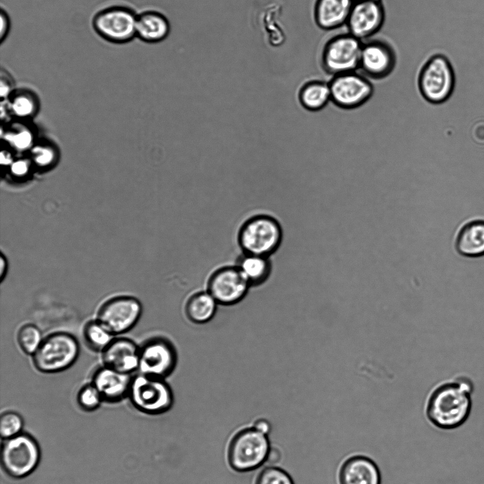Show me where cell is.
<instances>
[{
    "label": "cell",
    "mask_w": 484,
    "mask_h": 484,
    "mask_svg": "<svg viewBox=\"0 0 484 484\" xmlns=\"http://www.w3.org/2000/svg\"><path fill=\"white\" fill-rule=\"evenodd\" d=\"M0 267V281L1 282H3L7 275L9 270V261L7 258L3 253L1 254Z\"/></svg>",
    "instance_id": "d590c367"
},
{
    "label": "cell",
    "mask_w": 484,
    "mask_h": 484,
    "mask_svg": "<svg viewBox=\"0 0 484 484\" xmlns=\"http://www.w3.org/2000/svg\"><path fill=\"white\" fill-rule=\"evenodd\" d=\"M328 83L331 101L343 109H355L363 105L376 90L371 79L357 71L331 77Z\"/></svg>",
    "instance_id": "7c38bea8"
},
{
    "label": "cell",
    "mask_w": 484,
    "mask_h": 484,
    "mask_svg": "<svg viewBox=\"0 0 484 484\" xmlns=\"http://www.w3.org/2000/svg\"><path fill=\"white\" fill-rule=\"evenodd\" d=\"M41 451L36 439L30 434H20L3 440L1 464L4 472L14 479L30 475L40 461Z\"/></svg>",
    "instance_id": "52a82bcc"
},
{
    "label": "cell",
    "mask_w": 484,
    "mask_h": 484,
    "mask_svg": "<svg viewBox=\"0 0 484 484\" xmlns=\"http://www.w3.org/2000/svg\"><path fill=\"white\" fill-rule=\"evenodd\" d=\"M139 353L140 346L133 340L116 336L101 353L102 365L132 375L138 369Z\"/></svg>",
    "instance_id": "2e32d148"
},
{
    "label": "cell",
    "mask_w": 484,
    "mask_h": 484,
    "mask_svg": "<svg viewBox=\"0 0 484 484\" xmlns=\"http://www.w3.org/2000/svg\"><path fill=\"white\" fill-rule=\"evenodd\" d=\"M283 230L280 221L266 214L248 217L237 232V243L242 253L270 258L281 246Z\"/></svg>",
    "instance_id": "7a4b0ae2"
},
{
    "label": "cell",
    "mask_w": 484,
    "mask_h": 484,
    "mask_svg": "<svg viewBox=\"0 0 484 484\" xmlns=\"http://www.w3.org/2000/svg\"><path fill=\"white\" fill-rule=\"evenodd\" d=\"M456 84L455 73L451 61L443 53L429 56L419 69L416 88L420 95L433 104L448 101Z\"/></svg>",
    "instance_id": "3957f363"
},
{
    "label": "cell",
    "mask_w": 484,
    "mask_h": 484,
    "mask_svg": "<svg viewBox=\"0 0 484 484\" xmlns=\"http://www.w3.org/2000/svg\"><path fill=\"white\" fill-rule=\"evenodd\" d=\"M219 304L206 290L192 293L184 304L186 319L195 324H205L215 316Z\"/></svg>",
    "instance_id": "7402d4cb"
},
{
    "label": "cell",
    "mask_w": 484,
    "mask_h": 484,
    "mask_svg": "<svg viewBox=\"0 0 484 484\" xmlns=\"http://www.w3.org/2000/svg\"><path fill=\"white\" fill-rule=\"evenodd\" d=\"M363 42L349 33L330 38L320 54L322 70L330 77L357 71L359 68Z\"/></svg>",
    "instance_id": "ba28073f"
},
{
    "label": "cell",
    "mask_w": 484,
    "mask_h": 484,
    "mask_svg": "<svg viewBox=\"0 0 484 484\" xmlns=\"http://www.w3.org/2000/svg\"><path fill=\"white\" fill-rule=\"evenodd\" d=\"M1 30L0 42L2 43L7 38L11 29V21L7 11L3 8L0 11Z\"/></svg>",
    "instance_id": "1f68e13d"
},
{
    "label": "cell",
    "mask_w": 484,
    "mask_h": 484,
    "mask_svg": "<svg viewBox=\"0 0 484 484\" xmlns=\"http://www.w3.org/2000/svg\"><path fill=\"white\" fill-rule=\"evenodd\" d=\"M270 447L267 435L253 427L243 429L234 435L229 444V465L240 473L254 471L266 463Z\"/></svg>",
    "instance_id": "8992f818"
},
{
    "label": "cell",
    "mask_w": 484,
    "mask_h": 484,
    "mask_svg": "<svg viewBox=\"0 0 484 484\" xmlns=\"http://www.w3.org/2000/svg\"><path fill=\"white\" fill-rule=\"evenodd\" d=\"M28 166L23 161H18L12 165V170L17 175L24 174L27 171Z\"/></svg>",
    "instance_id": "74e56055"
},
{
    "label": "cell",
    "mask_w": 484,
    "mask_h": 484,
    "mask_svg": "<svg viewBox=\"0 0 484 484\" xmlns=\"http://www.w3.org/2000/svg\"><path fill=\"white\" fill-rule=\"evenodd\" d=\"M43 339L40 329L30 323L22 325L16 335L19 348L25 354L30 356L37 351Z\"/></svg>",
    "instance_id": "484cf974"
},
{
    "label": "cell",
    "mask_w": 484,
    "mask_h": 484,
    "mask_svg": "<svg viewBox=\"0 0 484 484\" xmlns=\"http://www.w3.org/2000/svg\"><path fill=\"white\" fill-rule=\"evenodd\" d=\"M13 140L17 147L25 148L30 143V136L27 132H22L15 136Z\"/></svg>",
    "instance_id": "836d02e7"
},
{
    "label": "cell",
    "mask_w": 484,
    "mask_h": 484,
    "mask_svg": "<svg viewBox=\"0 0 484 484\" xmlns=\"http://www.w3.org/2000/svg\"><path fill=\"white\" fill-rule=\"evenodd\" d=\"M142 304L137 297L118 295L101 304L96 319L115 336H118L136 326L142 314Z\"/></svg>",
    "instance_id": "30bf717a"
},
{
    "label": "cell",
    "mask_w": 484,
    "mask_h": 484,
    "mask_svg": "<svg viewBox=\"0 0 484 484\" xmlns=\"http://www.w3.org/2000/svg\"><path fill=\"white\" fill-rule=\"evenodd\" d=\"M355 0H315L314 21L317 27L331 31L346 25Z\"/></svg>",
    "instance_id": "d6986e66"
},
{
    "label": "cell",
    "mask_w": 484,
    "mask_h": 484,
    "mask_svg": "<svg viewBox=\"0 0 484 484\" xmlns=\"http://www.w3.org/2000/svg\"><path fill=\"white\" fill-rule=\"evenodd\" d=\"M23 425V419L19 413L11 410L4 412L0 417V434L2 440L22 433Z\"/></svg>",
    "instance_id": "83f0119b"
},
{
    "label": "cell",
    "mask_w": 484,
    "mask_h": 484,
    "mask_svg": "<svg viewBox=\"0 0 484 484\" xmlns=\"http://www.w3.org/2000/svg\"><path fill=\"white\" fill-rule=\"evenodd\" d=\"M133 375L101 365L93 373L91 383L99 392L103 402L118 403L128 397Z\"/></svg>",
    "instance_id": "e0dca14e"
},
{
    "label": "cell",
    "mask_w": 484,
    "mask_h": 484,
    "mask_svg": "<svg viewBox=\"0 0 484 484\" xmlns=\"http://www.w3.org/2000/svg\"><path fill=\"white\" fill-rule=\"evenodd\" d=\"M255 484H294L291 475L283 469L271 466L264 468Z\"/></svg>",
    "instance_id": "f546056e"
},
{
    "label": "cell",
    "mask_w": 484,
    "mask_h": 484,
    "mask_svg": "<svg viewBox=\"0 0 484 484\" xmlns=\"http://www.w3.org/2000/svg\"><path fill=\"white\" fill-rule=\"evenodd\" d=\"M77 402L79 407L85 412L96 410L103 402L102 397L91 383L83 385L77 394Z\"/></svg>",
    "instance_id": "f1b7e54d"
},
{
    "label": "cell",
    "mask_w": 484,
    "mask_h": 484,
    "mask_svg": "<svg viewBox=\"0 0 484 484\" xmlns=\"http://www.w3.org/2000/svg\"><path fill=\"white\" fill-rule=\"evenodd\" d=\"M385 19L382 1H355L346 23L347 32L362 42L367 40L381 29Z\"/></svg>",
    "instance_id": "9a60e30c"
},
{
    "label": "cell",
    "mask_w": 484,
    "mask_h": 484,
    "mask_svg": "<svg viewBox=\"0 0 484 484\" xmlns=\"http://www.w3.org/2000/svg\"><path fill=\"white\" fill-rule=\"evenodd\" d=\"M296 98L305 109L317 111L323 109L331 101L328 81L312 79L304 82L297 91Z\"/></svg>",
    "instance_id": "cb8c5ba5"
},
{
    "label": "cell",
    "mask_w": 484,
    "mask_h": 484,
    "mask_svg": "<svg viewBox=\"0 0 484 484\" xmlns=\"http://www.w3.org/2000/svg\"><path fill=\"white\" fill-rule=\"evenodd\" d=\"M338 478L339 484H381L378 466L363 455L347 458L339 468Z\"/></svg>",
    "instance_id": "ac0fdd59"
},
{
    "label": "cell",
    "mask_w": 484,
    "mask_h": 484,
    "mask_svg": "<svg viewBox=\"0 0 484 484\" xmlns=\"http://www.w3.org/2000/svg\"><path fill=\"white\" fill-rule=\"evenodd\" d=\"M177 363L176 348L167 337L153 336L140 346L139 373L166 379L174 373Z\"/></svg>",
    "instance_id": "8fae6325"
},
{
    "label": "cell",
    "mask_w": 484,
    "mask_h": 484,
    "mask_svg": "<svg viewBox=\"0 0 484 484\" xmlns=\"http://www.w3.org/2000/svg\"><path fill=\"white\" fill-rule=\"evenodd\" d=\"M355 1H371V0H355ZM374 1H382V0H374Z\"/></svg>",
    "instance_id": "f35d334b"
},
{
    "label": "cell",
    "mask_w": 484,
    "mask_h": 484,
    "mask_svg": "<svg viewBox=\"0 0 484 484\" xmlns=\"http://www.w3.org/2000/svg\"><path fill=\"white\" fill-rule=\"evenodd\" d=\"M170 31L167 17L159 11L146 10L137 14L136 37L148 43H156L164 40Z\"/></svg>",
    "instance_id": "44dd1931"
},
{
    "label": "cell",
    "mask_w": 484,
    "mask_h": 484,
    "mask_svg": "<svg viewBox=\"0 0 484 484\" xmlns=\"http://www.w3.org/2000/svg\"><path fill=\"white\" fill-rule=\"evenodd\" d=\"M251 286L238 267L226 265L215 269L208 276L206 289L221 306H233L243 300Z\"/></svg>",
    "instance_id": "4fadbf2b"
},
{
    "label": "cell",
    "mask_w": 484,
    "mask_h": 484,
    "mask_svg": "<svg viewBox=\"0 0 484 484\" xmlns=\"http://www.w3.org/2000/svg\"><path fill=\"white\" fill-rule=\"evenodd\" d=\"M473 388L472 380L464 375L438 385L427 402L428 420L443 430L455 429L462 426L471 412Z\"/></svg>",
    "instance_id": "6da1fadb"
},
{
    "label": "cell",
    "mask_w": 484,
    "mask_h": 484,
    "mask_svg": "<svg viewBox=\"0 0 484 484\" xmlns=\"http://www.w3.org/2000/svg\"><path fill=\"white\" fill-rule=\"evenodd\" d=\"M137 14L125 5H110L98 11L92 18V27L101 38L115 44H123L136 37Z\"/></svg>",
    "instance_id": "9c48e42d"
},
{
    "label": "cell",
    "mask_w": 484,
    "mask_h": 484,
    "mask_svg": "<svg viewBox=\"0 0 484 484\" xmlns=\"http://www.w3.org/2000/svg\"><path fill=\"white\" fill-rule=\"evenodd\" d=\"M253 427L259 432L267 435L271 431V424L265 419H259L254 423Z\"/></svg>",
    "instance_id": "e575fe53"
},
{
    "label": "cell",
    "mask_w": 484,
    "mask_h": 484,
    "mask_svg": "<svg viewBox=\"0 0 484 484\" xmlns=\"http://www.w3.org/2000/svg\"><path fill=\"white\" fill-rule=\"evenodd\" d=\"M454 248L458 255L466 258L484 256V220L464 224L455 236Z\"/></svg>",
    "instance_id": "ffe728a7"
},
{
    "label": "cell",
    "mask_w": 484,
    "mask_h": 484,
    "mask_svg": "<svg viewBox=\"0 0 484 484\" xmlns=\"http://www.w3.org/2000/svg\"><path fill=\"white\" fill-rule=\"evenodd\" d=\"M282 454L281 451L276 447H270L267 456L266 463L270 465H276L279 463L281 460Z\"/></svg>",
    "instance_id": "d6a6232c"
},
{
    "label": "cell",
    "mask_w": 484,
    "mask_h": 484,
    "mask_svg": "<svg viewBox=\"0 0 484 484\" xmlns=\"http://www.w3.org/2000/svg\"><path fill=\"white\" fill-rule=\"evenodd\" d=\"M79 354L80 345L75 336L67 331H55L43 339L31 358L38 372L54 374L71 368Z\"/></svg>",
    "instance_id": "277c9868"
},
{
    "label": "cell",
    "mask_w": 484,
    "mask_h": 484,
    "mask_svg": "<svg viewBox=\"0 0 484 484\" xmlns=\"http://www.w3.org/2000/svg\"><path fill=\"white\" fill-rule=\"evenodd\" d=\"M235 265L248 282L251 287L265 283L272 271L270 258L242 253L239 256Z\"/></svg>",
    "instance_id": "603a6c76"
},
{
    "label": "cell",
    "mask_w": 484,
    "mask_h": 484,
    "mask_svg": "<svg viewBox=\"0 0 484 484\" xmlns=\"http://www.w3.org/2000/svg\"><path fill=\"white\" fill-rule=\"evenodd\" d=\"M52 153L48 150H44L37 156V161L41 164H46L52 160Z\"/></svg>",
    "instance_id": "8d00e7d4"
},
{
    "label": "cell",
    "mask_w": 484,
    "mask_h": 484,
    "mask_svg": "<svg viewBox=\"0 0 484 484\" xmlns=\"http://www.w3.org/2000/svg\"><path fill=\"white\" fill-rule=\"evenodd\" d=\"M128 397L137 411L149 415L166 413L174 401L166 379L139 373L133 376Z\"/></svg>",
    "instance_id": "5b68a950"
},
{
    "label": "cell",
    "mask_w": 484,
    "mask_h": 484,
    "mask_svg": "<svg viewBox=\"0 0 484 484\" xmlns=\"http://www.w3.org/2000/svg\"><path fill=\"white\" fill-rule=\"evenodd\" d=\"M82 336L84 343L91 350L100 353L116 337L96 319L84 324Z\"/></svg>",
    "instance_id": "d4e9b609"
},
{
    "label": "cell",
    "mask_w": 484,
    "mask_h": 484,
    "mask_svg": "<svg viewBox=\"0 0 484 484\" xmlns=\"http://www.w3.org/2000/svg\"><path fill=\"white\" fill-rule=\"evenodd\" d=\"M397 63L393 46L382 38H370L363 42L359 70L372 80L388 77Z\"/></svg>",
    "instance_id": "5bb4252c"
},
{
    "label": "cell",
    "mask_w": 484,
    "mask_h": 484,
    "mask_svg": "<svg viewBox=\"0 0 484 484\" xmlns=\"http://www.w3.org/2000/svg\"><path fill=\"white\" fill-rule=\"evenodd\" d=\"M9 97H11V107L18 115H28L33 111L35 106V94L28 89H14Z\"/></svg>",
    "instance_id": "4316f807"
},
{
    "label": "cell",
    "mask_w": 484,
    "mask_h": 484,
    "mask_svg": "<svg viewBox=\"0 0 484 484\" xmlns=\"http://www.w3.org/2000/svg\"><path fill=\"white\" fill-rule=\"evenodd\" d=\"M0 84L1 98H8L14 90V82L10 72L3 67L1 69Z\"/></svg>",
    "instance_id": "4dcf8cb0"
}]
</instances>
